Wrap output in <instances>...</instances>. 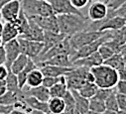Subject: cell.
I'll return each instance as SVG.
<instances>
[{
  "mask_svg": "<svg viewBox=\"0 0 126 114\" xmlns=\"http://www.w3.org/2000/svg\"><path fill=\"white\" fill-rule=\"evenodd\" d=\"M60 33L66 36H73L79 32L86 31L89 25L88 17L83 14H62L57 15Z\"/></svg>",
  "mask_w": 126,
  "mask_h": 114,
  "instance_id": "1",
  "label": "cell"
},
{
  "mask_svg": "<svg viewBox=\"0 0 126 114\" xmlns=\"http://www.w3.org/2000/svg\"><path fill=\"white\" fill-rule=\"evenodd\" d=\"M90 71L94 75V83L98 88H114L119 80L117 71L104 64L94 67Z\"/></svg>",
  "mask_w": 126,
  "mask_h": 114,
  "instance_id": "2",
  "label": "cell"
},
{
  "mask_svg": "<svg viewBox=\"0 0 126 114\" xmlns=\"http://www.w3.org/2000/svg\"><path fill=\"white\" fill-rule=\"evenodd\" d=\"M21 8L27 17L55 15L51 4L44 0H20Z\"/></svg>",
  "mask_w": 126,
  "mask_h": 114,
  "instance_id": "3",
  "label": "cell"
},
{
  "mask_svg": "<svg viewBox=\"0 0 126 114\" xmlns=\"http://www.w3.org/2000/svg\"><path fill=\"white\" fill-rule=\"evenodd\" d=\"M105 33H106V31H81V32H79V33L71 36L70 44H71V47H72L74 53L76 51H78L79 49H80L81 47L99 39Z\"/></svg>",
  "mask_w": 126,
  "mask_h": 114,
  "instance_id": "4",
  "label": "cell"
},
{
  "mask_svg": "<svg viewBox=\"0 0 126 114\" xmlns=\"http://www.w3.org/2000/svg\"><path fill=\"white\" fill-rule=\"evenodd\" d=\"M90 69L84 67H73V70L65 75L69 90H79L86 82V74Z\"/></svg>",
  "mask_w": 126,
  "mask_h": 114,
  "instance_id": "5",
  "label": "cell"
},
{
  "mask_svg": "<svg viewBox=\"0 0 126 114\" xmlns=\"http://www.w3.org/2000/svg\"><path fill=\"white\" fill-rule=\"evenodd\" d=\"M112 38V31H106V33L101 36L99 39L93 41L92 43L90 44H87L83 47H81L80 49H79L78 51H76L72 56H71V61L72 63H74L75 61L77 60H79V59H82V58H85V57L95 53L98 51L99 47L101 45H103L105 42H107L108 40H110Z\"/></svg>",
  "mask_w": 126,
  "mask_h": 114,
  "instance_id": "6",
  "label": "cell"
},
{
  "mask_svg": "<svg viewBox=\"0 0 126 114\" xmlns=\"http://www.w3.org/2000/svg\"><path fill=\"white\" fill-rule=\"evenodd\" d=\"M59 54H69L71 56L74 54V51H73V49L71 47V44H70V36H67L62 42H60L59 44H57L56 46L51 48L45 54L40 55L37 59H35L33 61L35 62V64L39 68L43 63H45L46 61L50 60L51 58H53V57H55Z\"/></svg>",
  "mask_w": 126,
  "mask_h": 114,
  "instance_id": "7",
  "label": "cell"
},
{
  "mask_svg": "<svg viewBox=\"0 0 126 114\" xmlns=\"http://www.w3.org/2000/svg\"><path fill=\"white\" fill-rule=\"evenodd\" d=\"M18 42L20 46V52L21 54H24L28 58L35 60L40 56V54L43 51L44 44L43 42H36V41H30L23 38L18 37Z\"/></svg>",
  "mask_w": 126,
  "mask_h": 114,
  "instance_id": "8",
  "label": "cell"
},
{
  "mask_svg": "<svg viewBox=\"0 0 126 114\" xmlns=\"http://www.w3.org/2000/svg\"><path fill=\"white\" fill-rule=\"evenodd\" d=\"M27 18L35 21L44 31L60 33V28H59V23H58L57 15H51V16H31V17H27Z\"/></svg>",
  "mask_w": 126,
  "mask_h": 114,
  "instance_id": "9",
  "label": "cell"
},
{
  "mask_svg": "<svg viewBox=\"0 0 126 114\" xmlns=\"http://www.w3.org/2000/svg\"><path fill=\"white\" fill-rule=\"evenodd\" d=\"M53 8L55 15H62V14H79L81 15L82 13L76 8L71 0H50L49 2Z\"/></svg>",
  "mask_w": 126,
  "mask_h": 114,
  "instance_id": "10",
  "label": "cell"
},
{
  "mask_svg": "<svg viewBox=\"0 0 126 114\" xmlns=\"http://www.w3.org/2000/svg\"><path fill=\"white\" fill-rule=\"evenodd\" d=\"M21 11V1L20 0H13V1L5 4L1 9L2 19L6 22H14L19 16V13Z\"/></svg>",
  "mask_w": 126,
  "mask_h": 114,
  "instance_id": "11",
  "label": "cell"
},
{
  "mask_svg": "<svg viewBox=\"0 0 126 114\" xmlns=\"http://www.w3.org/2000/svg\"><path fill=\"white\" fill-rule=\"evenodd\" d=\"M3 46H4L5 54H6V62H5L4 66L10 71V68H11L13 62L18 58L19 55L21 54L18 39H14L12 41H9V42L5 43Z\"/></svg>",
  "mask_w": 126,
  "mask_h": 114,
  "instance_id": "12",
  "label": "cell"
},
{
  "mask_svg": "<svg viewBox=\"0 0 126 114\" xmlns=\"http://www.w3.org/2000/svg\"><path fill=\"white\" fill-rule=\"evenodd\" d=\"M108 13L107 4L103 1L92 2L88 9V19L90 21H101L106 18Z\"/></svg>",
  "mask_w": 126,
  "mask_h": 114,
  "instance_id": "13",
  "label": "cell"
},
{
  "mask_svg": "<svg viewBox=\"0 0 126 114\" xmlns=\"http://www.w3.org/2000/svg\"><path fill=\"white\" fill-rule=\"evenodd\" d=\"M22 92H23V98L25 96H33L43 102H48L49 99L51 98L49 88L43 86V85H39V86L33 87V88L23 87Z\"/></svg>",
  "mask_w": 126,
  "mask_h": 114,
  "instance_id": "14",
  "label": "cell"
},
{
  "mask_svg": "<svg viewBox=\"0 0 126 114\" xmlns=\"http://www.w3.org/2000/svg\"><path fill=\"white\" fill-rule=\"evenodd\" d=\"M104 65L114 69L119 76V79H126V71L124 69L125 61L120 54H114L109 59L103 62Z\"/></svg>",
  "mask_w": 126,
  "mask_h": 114,
  "instance_id": "15",
  "label": "cell"
},
{
  "mask_svg": "<svg viewBox=\"0 0 126 114\" xmlns=\"http://www.w3.org/2000/svg\"><path fill=\"white\" fill-rule=\"evenodd\" d=\"M103 64V60L98 54V52L93 53L85 58L77 60L73 63V67H84L87 69H92L94 67H97Z\"/></svg>",
  "mask_w": 126,
  "mask_h": 114,
  "instance_id": "16",
  "label": "cell"
},
{
  "mask_svg": "<svg viewBox=\"0 0 126 114\" xmlns=\"http://www.w3.org/2000/svg\"><path fill=\"white\" fill-rule=\"evenodd\" d=\"M67 36L62 34V33H55V32H50V31H44V47H43V51L40 55L45 54L47 51H49L51 48H53L54 46H56L57 44H59L60 42H62Z\"/></svg>",
  "mask_w": 126,
  "mask_h": 114,
  "instance_id": "17",
  "label": "cell"
},
{
  "mask_svg": "<svg viewBox=\"0 0 126 114\" xmlns=\"http://www.w3.org/2000/svg\"><path fill=\"white\" fill-rule=\"evenodd\" d=\"M29 20V31L26 35L20 37L30 41H36V42H43L44 41V30L33 20Z\"/></svg>",
  "mask_w": 126,
  "mask_h": 114,
  "instance_id": "18",
  "label": "cell"
},
{
  "mask_svg": "<svg viewBox=\"0 0 126 114\" xmlns=\"http://www.w3.org/2000/svg\"><path fill=\"white\" fill-rule=\"evenodd\" d=\"M43 72L44 76H53V77H60L64 76L68 72L73 70V67H57L51 65H45L39 68Z\"/></svg>",
  "mask_w": 126,
  "mask_h": 114,
  "instance_id": "19",
  "label": "cell"
},
{
  "mask_svg": "<svg viewBox=\"0 0 126 114\" xmlns=\"http://www.w3.org/2000/svg\"><path fill=\"white\" fill-rule=\"evenodd\" d=\"M45 65H51V66H57V67H73V63L71 61V55L69 54H59L50 60L43 63L40 67ZM39 67V68H40Z\"/></svg>",
  "mask_w": 126,
  "mask_h": 114,
  "instance_id": "20",
  "label": "cell"
},
{
  "mask_svg": "<svg viewBox=\"0 0 126 114\" xmlns=\"http://www.w3.org/2000/svg\"><path fill=\"white\" fill-rule=\"evenodd\" d=\"M18 37H19V31H18L16 24L14 22H6L3 26V30H2V34H1L3 43L5 44L9 41L17 39Z\"/></svg>",
  "mask_w": 126,
  "mask_h": 114,
  "instance_id": "21",
  "label": "cell"
},
{
  "mask_svg": "<svg viewBox=\"0 0 126 114\" xmlns=\"http://www.w3.org/2000/svg\"><path fill=\"white\" fill-rule=\"evenodd\" d=\"M22 101H24L26 103V105L31 110H37V111H41V112H44L47 114H51V112L49 110L48 102L40 101L33 96H25L22 99Z\"/></svg>",
  "mask_w": 126,
  "mask_h": 114,
  "instance_id": "22",
  "label": "cell"
},
{
  "mask_svg": "<svg viewBox=\"0 0 126 114\" xmlns=\"http://www.w3.org/2000/svg\"><path fill=\"white\" fill-rule=\"evenodd\" d=\"M43 78H44V74L41 71V70L39 68L33 70L32 71H30V73L27 76V80H26V85L24 87H28V88H33V87H37L39 85H42L43 82Z\"/></svg>",
  "mask_w": 126,
  "mask_h": 114,
  "instance_id": "23",
  "label": "cell"
},
{
  "mask_svg": "<svg viewBox=\"0 0 126 114\" xmlns=\"http://www.w3.org/2000/svg\"><path fill=\"white\" fill-rule=\"evenodd\" d=\"M73 96L75 98V105L76 109L79 114H84L86 111L89 110V99L81 96L78 90H71Z\"/></svg>",
  "mask_w": 126,
  "mask_h": 114,
  "instance_id": "24",
  "label": "cell"
},
{
  "mask_svg": "<svg viewBox=\"0 0 126 114\" xmlns=\"http://www.w3.org/2000/svg\"><path fill=\"white\" fill-rule=\"evenodd\" d=\"M49 91H50L51 97H61V98L64 97L66 93L69 91V88L66 83V79H65V75L63 76L61 81H59L58 83L53 85L51 88H49Z\"/></svg>",
  "mask_w": 126,
  "mask_h": 114,
  "instance_id": "25",
  "label": "cell"
},
{
  "mask_svg": "<svg viewBox=\"0 0 126 114\" xmlns=\"http://www.w3.org/2000/svg\"><path fill=\"white\" fill-rule=\"evenodd\" d=\"M48 106L51 114H63L66 109L65 100L61 97H51L48 101Z\"/></svg>",
  "mask_w": 126,
  "mask_h": 114,
  "instance_id": "26",
  "label": "cell"
},
{
  "mask_svg": "<svg viewBox=\"0 0 126 114\" xmlns=\"http://www.w3.org/2000/svg\"><path fill=\"white\" fill-rule=\"evenodd\" d=\"M37 68H38V66L35 64V62H34L32 59L29 58L28 64H27V66L25 67V69H24L21 72H19L18 74H16V75H17V79H18V83H19V87H20L21 89L26 85L27 76H28V74L30 73V71H32L33 70H35V69H37Z\"/></svg>",
  "mask_w": 126,
  "mask_h": 114,
  "instance_id": "27",
  "label": "cell"
},
{
  "mask_svg": "<svg viewBox=\"0 0 126 114\" xmlns=\"http://www.w3.org/2000/svg\"><path fill=\"white\" fill-rule=\"evenodd\" d=\"M14 23L16 24L18 31H19V37H22L24 35H26L29 31V20L27 18V16L25 15L24 11L21 8V11L19 13L18 18L16 19V21H14Z\"/></svg>",
  "mask_w": 126,
  "mask_h": 114,
  "instance_id": "28",
  "label": "cell"
},
{
  "mask_svg": "<svg viewBox=\"0 0 126 114\" xmlns=\"http://www.w3.org/2000/svg\"><path fill=\"white\" fill-rule=\"evenodd\" d=\"M28 61H29V58L27 56H25L24 54H20L18 58L13 62L10 68V71L14 74H18L25 69V67L28 64Z\"/></svg>",
  "mask_w": 126,
  "mask_h": 114,
  "instance_id": "29",
  "label": "cell"
},
{
  "mask_svg": "<svg viewBox=\"0 0 126 114\" xmlns=\"http://www.w3.org/2000/svg\"><path fill=\"white\" fill-rule=\"evenodd\" d=\"M97 89H98L97 85L94 82H85L78 91L81 96H83L87 99H90L95 95Z\"/></svg>",
  "mask_w": 126,
  "mask_h": 114,
  "instance_id": "30",
  "label": "cell"
},
{
  "mask_svg": "<svg viewBox=\"0 0 126 114\" xmlns=\"http://www.w3.org/2000/svg\"><path fill=\"white\" fill-rule=\"evenodd\" d=\"M5 81H6V87H7L8 91L15 92V93H18V94H20L22 92V89L19 87V83H18V79H17L16 74L9 71Z\"/></svg>",
  "mask_w": 126,
  "mask_h": 114,
  "instance_id": "31",
  "label": "cell"
},
{
  "mask_svg": "<svg viewBox=\"0 0 126 114\" xmlns=\"http://www.w3.org/2000/svg\"><path fill=\"white\" fill-rule=\"evenodd\" d=\"M89 110L95 111L98 113H103L106 110L105 107V101L93 96L92 98L89 99Z\"/></svg>",
  "mask_w": 126,
  "mask_h": 114,
  "instance_id": "32",
  "label": "cell"
},
{
  "mask_svg": "<svg viewBox=\"0 0 126 114\" xmlns=\"http://www.w3.org/2000/svg\"><path fill=\"white\" fill-rule=\"evenodd\" d=\"M117 91L115 89V87L113 88V90L111 91V93L108 95V97L105 100V107L108 110H112V111H118V104H117V97H116Z\"/></svg>",
  "mask_w": 126,
  "mask_h": 114,
  "instance_id": "33",
  "label": "cell"
},
{
  "mask_svg": "<svg viewBox=\"0 0 126 114\" xmlns=\"http://www.w3.org/2000/svg\"><path fill=\"white\" fill-rule=\"evenodd\" d=\"M111 39L115 40L121 46H123L126 43V25L119 30L112 31V38Z\"/></svg>",
  "mask_w": 126,
  "mask_h": 114,
  "instance_id": "34",
  "label": "cell"
},
{
  "mask_svg": "<svg viewBox=\"0 0 126 114\" xmlns=\"http://www.w3.org/2000/svg\"><path fill=\"white\" fill-rule=\"evenodd\" d=\"M114 16H119V17H123L126 19V1L114 10L108 9V13L106 17H114Z\"/></svg>",
  "mask_w": 126,
  "mask_h": 114,
  "instance_id": "35",
  "label": "cell"
},
{
  "mask_svg": "<svg viewBox=\"0 0 126 114\" xmlns=\"http://www.w3.org/2000/svg\"><path fill=\"white\" fill-rule=\"evenodd\" d=\"M97 52H98V54L100 55V57L102 58L103 62L106 61L107 59H109L110 57H112V56L115 54V53L113 52V50H112L111 48H109L105 43L99 47V49H98Z\"/></svg>",
  "mask_w": 126,
  "mask_h": 114,
  "instance_id": "36",
  "label": "cell"
},
{
  "mask_svg": "<svg viewBox=\"0 0 126 114\" xmlns=\"http://www.w3.org/2000/svg\"><path fill=\"white\" fill-rule=\"evenodd\" d=\"M63 78V76L60 77H53V76H44L43 78V82L42 85L47 88H51L53 85H55L56 83H58L59 81H61Z\"/></svg>",
  "mask_w": 126,
  "mask_h": 114,
  "instance_id": "37",
  "label": "cell"
},
{
  "mask_svg": "<svg viewBox=\"0 0 126 114\" xmlns=\"http://www.w3.org/2000/svg\"><path fill=\"white\" fill-rule=\"evenodd\" d=\"M112 90H113V88H98L94 96L101 99V100H103V101H105Z\"/></svg>",
  "mask_w": 126,
  "mask_h": 114,
  "instance_id": "38",
  "label": "cell"
},
{
  "mask_svg": "<svg viewBox=\"0 0 126 114\" xmlns=\"http://www.w3.org/2000/svg\"><path fill=\"white\" fill-rule=\"evenodd\" d=\"M117 97V104H118V109L119 110H123L126 111V95L118 93L116 94Z\"/></svg>",
  "mask_w": 126,
  "mask_h": 114,
  "instance_id": "39",
  "label": "cell"
},
{
  "mask_svg": "<svg viewBox=\"0 0 126 114\" xmlns=\"http://www.w3.org/2000/svg\"><path fill=\"white\" fill-rule=\"evenodd\" d=\"M115 89L118 93L126 95V79H119L115 86Z\"/></svg>",
  "mask_w": 126,
  "mask_h": 114,
  "instance_id": "40",
  "label": "cell"
},
{
  "mask_svg": "<svg viewBox=\"0 0 126 114\" xmlns=\"http://www.w3.org/2000/svg\"><path fill=\"white\" fill-rule=\"evenodd\" d=\"M126 0H110V1L107 3V7L109 10H114V9L118 8Z\"/></svg>",
  "mask_w": 126,
  "mask_h": 114,
  "instance_id": "41",
  "label": "cell"
},
{
  "mask_svg": "<svg viewBox=\"0 0 126 114\" xmlns=\"http://www.w3.org/2000/svg\"><path fill=\"white\" fill-rule=\"evenodd\" d=\"M89 1H90V0H71L72 4H73L76 8H78L79 10V8L85 7V6L88 4Z\"/></svg>",
  "mask_w": 126,
  "mask_h": 114,
  "instance_id": "42",
  "label": "cell"
},
{
  "mask_svg": "<svg viewBox=\"0 0 126 114\" xmlns=\"http://www.w3.org/2000/svg\"><path fill=\"white\" fill-rule=\"evenodd\" d=\"M14 105H3L0 104V114H9L13 109Z\"/></svg>",
  "mask_w": 126,
  "mask_h": 114,
  "instance_id": "43",
  "label": "cell"
},
{
  "mask_svg": "<svg viewBox=\"0 0 126 114\" xmlns=\"http://www.w3.org/2000/svg\"><path fill=\"white\" fill-rule=\"evenodd\" d=\"M9 73V71L4 65H0V80H5L7 75Z\"/></svg>",
  "mask_w": 126,
  "mask_h": 114,
  "instance_id": "44",
  "label": "cell"
},
{
  "mask_svg": "<svg viewBox=\"0 0 126 114\" xmlns=\"http://www.w3.org/2000/svg\"><path fill=\"white\" fill-rule=\"evenodd\" d=\"M6 62V54H5V49L4 46L0 47V65H5Z\"/></svg>",
  "mask_w": 126,
  "mask_h": 114,
  "instance_id": "45",
  "label": "cell"
},
{
  "mask_svg": "<svg viewBox=\"0 0 126 114\" xmlns=\"http://www.w3.org/2000/svg\"><path fill=\"white\" fill-rule=\"evenodd\" d=\"M7 92V87H6V81L5 80H0V96H2Z\"/></svg>",
  "mask_w": 126,
  "mask_h": 114,
  "instance_id": "46",
  "label": "cell"
},
{
  "mask_svg": "<svg viewBox=\"0 0 126 114\" xmlns=\"http://www.w3.org/2000/svg\"><path fill=\"white\" fill-rule=\"evenodd\" d=\"M9 114H31V112H27V111H25V110H21V109L14 108Z\"/></svg>",
  "mask_w": 126,
  "mask_h": 114,
  "instance_id": "47",
  "label": "cell"
},
{
  "mask_svg": "<svg viewBox=\"0 0 126 114\" xmlns=\"http://www.w3.org/2000/svg\"><path fill=\"white\" fill-rule=\"evenodd\" d=\"M86 82H94V75L90 70L86 74Z\"/></svg>",
  "mask_w": 126,
  "mask_h": 114,
  "instance_id": "48",
  "label": "cell"
},
{
  "mask_svg": "<svg viewBox=\"0 0 126 114\" xmlns=\"http://www.w3.org/2000/svg\"><path fill=\"white\" fill-rule=\"evenodd\" d=\"M119 54L122 56V58L124 59V61H126V43H125V44H124V45L121 47Z\"/></svg>",
  "mask_w": 126,
  "mask_h": 114,
  "instance_id": "49",
  "label": "cell"
},
{
  "mask_svg": "<svg viewBox=\"0 0 126 114\" xmlns=\"http://www.w3.org/2000/svg\"><path fill=\"white\" fill-rule=\"evenodd\" d=\"M11 1H13V0H0V9H1L5 4H7Z\"/></svg>",
  "mask_w": 126,
  "mask_h": 114,
  "instance_id": "50",
  "label": "cell"
},
{
  "mask_svg": "<svg viewBox=\"0 0 126 114\" xmlns=\"http://www.w3.org/2000/svg\"><path fill=\"white\" fill-rule=\"evenodd\" d=\"M2 16H1V13H0V36H1V34H2V30H3V23H2Z\"/></svg>",
  "mask_w": 126,
  "mask_h": 114,
  "instance_id": "51",
  "label": "cell"
},
{
  "mask_svg": "<svg viewBox=\"0 0 126 114\" xmlns=\"http://www.w3.org/2000/svg\"><path fill=\"white\" fill-rule=\"evenodd\" d=\"M117 113V111H112V110H108V109H106L102 114H116Z\"/></svg>",
  "mask_w": 126,
  "mask_h": 114,
  "instance_id": "52",
  "label": "cell"
},
{
  "mask_svg": "<svg viewBox=\"0 0 126 114\" xmlns=\"http://www.w3.org/2000/svg\"><path fill=\"white\" fill-rule=\"evenodd\" d=\"M84 114H102V113H98V112H95V111H92V110H88L86 111Z\"/></svg>",
  "mask_w": 126,
  "mask_h": 114,
  "instance_id": "53",
  "label": "cell"
},
{
  "mask_svg": "<svg viewBox=\"0 0 126 114\" xmlns=\"http://www.w3.org/2000/svg\"><path fill=\"white\" fill-rule=\"evenodd\" d=\"M31 114H47V113H44V112H41V111H37V110H32L31 111Z\"/></svg>",
  "mask_w": 126,
  "mask_h": 114,
  "instance_id": "54",
  "label": "cell"
},
{
  "mask_svg": "<svg viewBox=\"0 0 126 114\" xmlns=\"http://www.w3.org/2000/svg\"><path fill=\"white\" fill-rule=\"evenodd\" d=\"M116 114H126V111H123V110H118Z\"/></svg>",
  "mask_w": 126,
  "mask_h": 114,
  "instance_id": "55",
  "label": "cell"
},
{
  "mask_svg": "<svg viewBox=\"0 0 126 114\" xmlns=\"http://www.w3.org/2000/svg\"><path fill=\"white\" fill-rule=\"evenodd\" d=\"M3 45H4V43H3V40H2L1 36H0V47H1V46H3Z\"/></svg>",
  "mask_w": 126,
  "mask_h": 114,
  "instance_id": "56",
  "label": "cell"
},
{
  "mask_svg": "<svg viewBox=\"0 0 126 114\" xmlns=\"http://www.w3.org/2000/svg\"><path fill=\"white\" fill-rule=\"evenodd\" d=\"M92 2H96V1H103V0H90Z\"/></svg>",
  "mask_w": 126,
  "mask_h": 114,
  "instance_id": "57",
  "label": "cell"
},
{
  "mask_svg": "<svg viewBox=\"0 0 126 114\" xmlns=\"http://www.w3.org/2000/svg\"><path fill=\"white\" fill-rule=\"evenodd\" d=\"M109 1H110V0H103V2H105V3H106V4H107V3H108V2H109Z\"/></svg>",
  "mask_w": 126,
  "mask_h": 114,
  "instance_id": "58",
  "label": "cell"
},
{
  "mask_svg": "<svg viewBox=\"0 0 126 114\" xmlns=\"http://www.w3.org/2000/svg\"><path fill=\"white\" fill-rule=\"evenodd\" d=\"M124 69H125V71H126V61H125V64H124Z\"/></svg>",
  "mask_w": 126,
  "mask_h": 114,
  "instance_id": "59",
  "label": "cell"
},
{
  "mask_svg": "<svg viewBox=\"0 0 126 114\" xmlns=\"http://www.w3.org/2000/svg\"><path fill=\"white\" fill-rule=\"evenodd\" d=\"M44 1H47V2H50V0H44Z\"/></svg>",
  "mask_w": 126,
  "mask_h": 114,
  "instance_id": "60",
  "label": "cell"
}]
</instances>
